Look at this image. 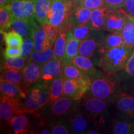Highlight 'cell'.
<instances>
[{
	"label": "cell",
	"mask_w": 134,
	"mask_h": 134,
	"mask_svg": "<svg viewBox=\"0 0 134 134\" xmlns=\"http://www.w3.org/2000/svg\"><path fill=\"white\" fill-rule=\"evenodd\" d=\"M81 0H71V2L73 4V6H76V5L79 4V3L81 2Z\"/></svg>",
	"instance_id": "7dc6e473"
},
{
	"label": "cell",
	"mask_w": 134,
	"mask_h": 134,
	"mask_svg": "<svg viewBox=\"0 0 134 134\" xmlns=\"http://www.w3.org/2000/svg\"><path fill=\"white\" fill-rule=\"evenodd\" d=\"M37 113H24L16 115L9 122L15 134H32Z\"/></svg>",
	"instance_id": "7c38bea8"
},
{
	"label": "cell",
	"mask_w": 134,
	"mask_h": 134,
	"mask_svg": "<svg viewBox=\"0 0 134 134\" xmlns=\"http://www.w3.org/2000/svg\"><path fill=\"white\" fill-rule=\"evenodd\" d=\"M1 92L3 94L11 98L24 99L26 96V93L18 85L1 80Z\"/></svg>",
	"instance_id": "4316f807"
},
{
	"label": "cell",
	"mask_w": 134,
	"mask_h": 134,
	"mask_svg": "<svg viewBox=\"0 0 134 134\" xmlns=\"http://www.w3.org/2000/svg\"><path fill=\"white\" fill-rule=\"evenodd\" d=\"M122 91L134 96V78L121 82Z\"/></svg>",
	"instance_id": "7bdbcfd3"
},
{
	"label": "cell",
	"mask_w": 134,
	"mask_h": 134,
	"mask_svg": "<svg viewBox=\"0 0 134 134\" xmlns=\"http://www.w3.org/2000/svg\"><path fill=\"white\" fill-rule=\"evenodd\" d=\"M34 33L32 34L23 40V43L21 47L22 54L23 58L29 59L32 53L34 52Z\"/></svg>",
	"instance_id": "f35d334b"
},
{
	"label": "cell",
	"mask_w": 134,
	"mask_h": 134,
	"mask_svg": "<svg viewBox=\"0 0 134 134\" xmlns=\"http://www.w3.org/2000/svg\"><path fill=\"white\" fill-rule=\"evenodd\" d=\"M129 14L123 8L118 9H108L103 31L121 32L128 20Z\"/></svg>",
	"instance_id": "8fae6325"
},
{
	"label": "cell",
	"mask_w": 134,
	"mask_h": 134,
	"mask_svg": "<svg viewBox=\"0 0 134 134\" xmlns=\"http://www.w3.org/2000/svg\"><path fill=\"white\" fill-rule=\"evenodd\" d=\"M1 33L3 34L6 47H21L24 38L19 34L13 30L9 31H1Z\"/></svg>",
	"instance_id": "d590c367"
},
{
	"label": "cell",
	"mask_w": 134,
	"mask_h": 134,
	"mask_svg": "<svg viewBox=\"0 0 134 134\" xmlns=\"http://www.w3.org/2000/svg\"><path fill=\"white\" fill-rule=\"evenodd\" d=\"M80 45V40L75 37L70 31L67 32L66 51L64 60L71 61L77 55H79Z\"/></svg>",
	"instance_id": "83f0119b"
},
{
	"label": "cell",
	"mask_w": 134,
	"mask_h": 134,
	"mask_svg": "<svg viewBox=\"0 0 134 134\" xmlns=\"http://www.w3.org/2000/svg\"><path fill=\"white\" fill-rule=\"evenodd\" d=\"M80 103L90 116L93 127L104 130L109 125L113 120L110 111L113 104L93 96L88 91L80 100Z\"/></svg>",
	"instance_id": "6da1fadb"
},
{
	"label": "cell",
	"mask_w": 134,
	"mask_h": 134,
	"mask_svg": "<svg viewBox=\"0 0 134 134\" xmlns=\"http://www.w3.org/2000/svg\"><path fill=\"white\" fill-rule=\"evenodd\" d=\"M52 134L72 133L68 122L65 117L49 118Z\"/></svg>",
	"instance_id": "1f68e13d"
},
{
	"label": "cell",
	"mask_w": 134,
	"mask_h": 134,
	"mask_svg": "<svg viewBox=\"0 0 134 134\" xmlns=\"http://www.w3.org/2000/svg\"><path fill=\"white\" fill-rule=\"evenodd\" d=\"M91 86L88 92L93 96L113 103L121 93V81L114 76H109L99 70L91 77Z\"/></svg>",
	"instance_id": "7a4b0ae2"
},
{
	"label": "cell",
	"mask_w": 134,
	"mask_h": 134,
	"mask_svg": "<svg viewBox=\"0 0 134 134\" xmlns=\"http://www.w3.org/2000/svg\"><path fill=\"white\" fill-rule=\"evenodd\" d=\"M36 0H13L11 8L15 18L37 21L35 14Z\"/></svg>",
	"instance_id": "4fadbf2b"
},
{
	"label": "cell",
	"mask_w": 134,
	"mask_h": 134,
	"mask_svg": "<svg viewBox=\"0 0 134 134\" xmlns=\"http://www.w3.org/2000/svg\"><path fill=\"white\" fill-rule=\"evenodd\" d=\"M51 4L52 0H36L35 14L37 21L41 26L47 24Z\"/></svg>",
	"instance_id": "d4e9b609"
},
{
	"label": "cell",
	"mask_w": 134,
	"mask_h": 134,
	"mask_svg": "<svg viewBox=\"0 0 134 134\" xmlns=\"http://www.w3.org/2000/svg\"><path fill=\"white\" fill-rule=\"evenodd\" d=\"M124 45L134 48V16L129 15L128 20L121 31Z\"/></svg>",
	"instance_id": "d6a6232c"
},
{
	"label": "cell",
	"mask_w": 134,
	"mask_h": 134,
	"mask_svg": "<svg viewBox=\"0 0 134 134\" xmlns=\"http://www.w3.org/2000/svg\"><path fill=\"white\" fill-rule=\"evenodd\" d=\"M133 130L134 120L117 114L109 125L108 133L113 134H133Z\"/></svg>",
	"instance_id": "9a60e30c"
},
{
	"label": "cell",
	"mask_w": 134,
	"mask_h": 134,
	"mask_svg": "<svg viewBox=\"0 0 134 134\" xmlns=\"http://www.w3.org/2000/svg\"><path fill=\"white\" fill-rule=\"evenodd\" d=\"M63 81L64 78L62 75H61L47 83L49 90L48 103H53L63 96Z\"/></svg>",
	"instance_id": "484cf974"
},
{
	"label": "cell",
	"mask_w": 134,
	"mask_h": 134,
	"mask_svg": "<svg viewBox=\"0 0 134 134\" xmlns=\"http://www.w3.org/2000/svg\"><path fill=\"white\" fill-rule=\"evenodd\" d=\"M92 10L78 4L73 8L68 18L69 30L71 26L88 23L91 19Z\"/></svg>",
	"instance_id": "2e32d148"
},
{
	"label": "cell",
	"mask_w": 134,
	"mask_h": 134,
	"mask_svg": "<svg viewBox=\"0 0 134 134\" xmlns=\"http://www.w3.org/2000/svg\"><path fill=\"white\" fill-rule=\"evenodd\" d=\"M72 133H86L94 125L89 115L80 105L65 117Z\"/></svg>",
	"instance_id": "ba28073f"
},
{
	"label": "cell",
	"mask_w": 134,
	"mask_h": 134,
	"mask_svg": "<svg viewBox=\"0 0 134 134\" xmlns=\"http://www.w3.org/2000/svg\"><path fill=\"white\" fill-rule=\"evenodd\" d=\"M49 90L46 81L41 79L28 90L23 99L26 113H38L48 103Z\"/></svg>",
	"instance_id": "277c9868"
},
{
	"label": "cell",
	"mask_w": 134,
	"mask_h": 134,
	"mask_svg": "<svg viewBox=\"0 0 134 134\" xmlns=\"http://www.w3.org/2000/svg\"><path fill=\"white\" fill-rule=\"evenodd\" d=\"M105 33L103 31H94L93 34L80 41L79 55L94 58L98 57L101 58L104 52L103 46V38Z\"/></svg>",
	"instance_id": "52a82bcc"
},
{
	"label": "cell",
	"mask_w": 134,
	"mask_h": 134,
	"mask_svg": "<svg viewBox=\"0 0 134 134\" xmlns=\"http://www.w3.org/2000/svg\"><path fill=\"white\" fill-rule=\"evenodd\" d=\"M79 4L91 10L105 6L104 0H81Z\"/></svg>",
	"instance_id": "60d3db41"
},
{
	"label": "cell",
	"mask_w": 134,
	"mask_h": 134,
	"mask_svg": "<svg viewBox=\"0 0 134 134\" xmlns=\"http://www.w3.org/2000/svg\"><path fill=\"white\" fill-rule=\"evenodd\" d=\"M53 58H55V53L53 48L50 47L42 51H34L30 56L29 60L31 62L42 65Z\"/></svg>",
	"instance_id": "836d02e7"
},
{
	"label": "cell",
	"mask_w": 134,
	"mask_h": 134,
	"mask_svg": "<svg viewBox=\"0 0 134 134\" xmlns=\"http://www.w3.org/2000/svg\"><path fill=\"white\" fill-rule=\"evenodd\" d=\"M105 6L110 9H120L124 6L125 0H104Z\"/></svg>",
	"instance_id": "ee69618b"
},
{
	"label": "cell",
	"mask_w": 134,
	"mask_h": 134,
	"mask_svg": "<svg viewBox=\"0 0 134 134\" xmlns=\"http://www.w3.org/2000/svg\"><path fill=\"white\" fill-rule=\"evenodd\" d=\"M124 45L121 32H108L103 38V46L104 52L116 47Z\"/></svg>",
	"instance_id": "f1b7e54d"
},
{
	"label": "cell",
	"mask_w": 134,
	"mask_h": 134,
	"mask_svg": "<svg viewBox=\"0 0 134 134\" xmlns=\"http://www.w3.org/2000/svg\"><path fill=\"white\" fill-rule=\"evenodd\" d=\"M38 24L37 21H32L28 19L14 18L11 28L24 38L34 33V28Z\"/></svg>",
	"instance_id": "ac0fdd59"
},
{
	"label": "cell",
	"mask_w": 134,
	"mask_h": 134,
	"mask_svg": "<svg viewBox=\"0 0 134 134\" xmlns=\"http://www.w3.org/2000/svg\"><path fill=\"white\" fill-rule=\"evenodd\" d=\"M62 76L64 78L83 80L91 79V77L70 61L63 60L62 62Z\"/></svg>",
	"instance_id": "d6986e66"
},
{
	"label": "cell",
	"mask_w": 134,
	"mask_h": 134,
	"mask_svg": "<svg viewBox=\"0 0 134 134\" xmlns=\"http://www.w3.org/2000/svg\"><path fill=\"white\" fill-rule=\"evenodd\" d=\"M71 2L65 0H52L47 23L54 25L60 31H68V18L73 8Z\"/></svg>",
	"instance_id": "5b68a950"
},
{
	"label": "cell",
	"mask_w": 134,
	"mask_h": 134,
	"mask_svg": "<svg viewBox=\"0 0 134 134\" xmlns=\"http://www.w3.org/2000/svg\"><path fill=\"white\" fill-rule=\"evenodd\" d=\"M113 76L121 82L134 78V48L124 69Z\"/></svg>",
	"instance_id": "e575fe53"
},
{
	"label": "cell",
	"mask_w": 134,
	"mask_h": 134,
	"mask_svg": "<svg viewBox=\"0 0 134 134\" xmlns=\"http://www.w3.org/2000/svg\"><path fill=\"white\" fill-rule=\"evenodd\" d=\"M13 1V0H11V1Z\"/></svg>",
	"instance_id": "f907efd6"
},
{
	"label": "cell",
	"mask_w": 134,
	"mask_h": 134,
	"mask_svg": "<svg viewBox=\"0 0 134 134\" xmlns=\"http://www.w3.org/2000/svg\"><path fill=\"white\" fill-rule=\"evenodd\" d=\"M117 114L134 120V96L122 91L113 102Z\"/></svg>",
	"instance_id": "5bb4252c"
},
{
	"label": "cell",
	"mask_w": 134,
	"mask_h": 134,
	"mask_svg": "<svg viewBox=\"0 0 134 134\" xmlns=\"http://www.w3.org/2000/svg\"><path fill=\"white\" fill-rule=\"evenodd\" d=\"M133 48L125 45L110 48L102 55L100 68L109 76H113L125 68Z\"/></svg>",
	"instance_id": "3957f363"
},
{
	"label": "cell",
	"mask_w": 134,
	"mask_h": 134,
	"mask_svg": "<svg viewBox=\"0 0 134 134\" xmlns=\"http://www.w3.org/2000/svg\"><path fill=\"white\" fill-rule=\"evenodd\" d=\"M69 31L75 37L79 39L80 41L88 37L94 32V30L91 29L88 23L71 26Z\"/></svg>",
	"instance_id": "8d00e7d4"
},
{
	"label": "cell",
	"mask_w": 134,
	"mask_h": 134,
	"mask_svg": "<svg viewBox=\"0 0 134 134\" xmlns=\"http://www.w3.org/2000/svg\"><path fill=\"white\" fill-rule=\"evenodd\" d=\"M11 0H0V7L4 6V5L11 3Z\"/></svg>",
	"instance_id": "bcb514c9"
},
{
	"label": "cell",
	"mask_w": 134,
	"mask_h": 134,
	"mask_svg": "<svg viewBox=\"0 0 134 134\" xmlns=\"http://www.w3.org/2000/svg\"><path fill=\"white\" fill-rule=\"evenodd\" d=\"M41 79L46 83L51 81L57 77L62 75V62L56 58L41 65Z\"/></svg>",
	"instance_id": "e0dca14e"
},
{
	"label": "cell",
	"mask_w": 134,
	"mask_h": 134,
	"mask_svg": "<svg viewBox=\"0 0 134 134\" xmlns=\"http://www.w3.org/2000/svg\"><path fill=\"white\" fill-rule=\"evenodd\" d=\"M108 9L105 6L92 10L91 19L88 23L92 29L94 31H103Z\"/></svg>",
	"instance_id": "cb8c5ba5"
},
{
	"label": "cell",
	"mask_w": 134,
	"mask_h": 134,
	"mask_svg": "<svg viewBox=\"0 0 134 134\" xmlns=\"http://www.w3.org/2000/svg\"><path fill=\"white\" fill-rule=\"evenodd\" d=\"M22 54L21 47H6L4 52V58H16L21 57Z\"/></svg>",
	"instance_id": "b9f144b4"
},
{
	"label": "cell",
	"mask_w": 134,
	"mask_h": 134,
	"mask_svg": "<svg viewBox=\"0 0 134 134\" xmlns=\"http://www.w3.org/2000/svg\"><path fill=\"white\" fill-rule=\"evenodd\" d=\"M122 8L129 15L134 16V0H125Z\"/></svg>",
	"instance_id": "f6af8a7d"
},
{
	"label": "cell",
	"mask_w": 134,
	"mask_h": 134,
	"mask_svg": "<svg viewBox=\"0 0 134 134\" xmlns=\"http://www.w3.org/2000/svg\"><path fill=\"white\" fill-rule=\"evenodd\" d=\"M11 3L0 8V29L2 31H8L11 28L14 19Z\"/></svg>",
	"instance_id": "f546056e"
},
{
	"label": "cell",
	"mask_w": 134,
	"mask_h": 134,
	"mask_svg": "<svg viewBox=\"0 0 134 134\" xmlns=\"http://www.w3.org/2000/svg\"><path fill=\"white\" fill-rule=\"evenodd\" d=\"M26 113L23 99L13 98L3 94L0 99V117L1 120L9 122L13 117L21 114Z\"/></svg>",
	"instance_id": "9c48e42d"
},
{
	"label": "cell",
	"mask_w": 134,
	"mask_h": 134,
	"mask_svg": "<svg viewBox=\"0 0 134 134\" xmlns=\"http://www.w3.org/2000/svg\"><path fill=\"white\" fill-rule=\"evenodd\" d=\"M67 32L68 31L60 32L59 34H58L57 39L55 40L52 47L55 53V58L60 62H62L65 59Z\"/></svg>",
	"instance_id": "4dcf8cb0"
},
{
	"label": "cell",
	"mask_w": 134,
	"mask_h": 134,
	"mask_svg": "<svg viewBox=\"0 0 134 134\" xmlns=\"http://www.w3.org/2000/svg\"><path fill=\"white\" fill-rule=\"evenodd\" d=\"M4 59L3 69L23 70L30 62L29 59L24 58L21 56L19 57L8 58Z\"/></svg>",
	"instance_id": "74e56055"
},
{
	"label": "cell",
	"mask_w": 134,
	"mask_h": 134,
	"mask_svg": "<svg viewBox=\"0 0 134 134\" xmlns=\"http://www.w3.org/2000/svg\"><path fill=\"white\" fill-rule=\"evenodd\" d=\"M65 1H70V2H71V0H65Z\"/></svg>",
	"instance_id": "c3c4849f"
},
{
	"label": "cell",
	"mask_w": 134,
	"mask_h": 134,
	"mask_svg": "<svg viewBox=\"0 0 134 134\" xmlns=\"http://www.w3.org/2000/svg\"><path fill=\"white\" fill-rule=\"evenodd\" d=\"M70 62L90 77L93 76L98 71L93 60L88 57L78 55Z\"/></svg>",
	"instance_id": "603a6c76"
},
{
	"label": "cell",
	"mask_w": 134,
	"mask_h": 134,
	"mask_svg": "<svg viewBox=\"0 0 134 134\" xmlns=\"http://www.w3.org/2000/svg\"><path fill=\"white\" fill-rule=\"evenodd\" d=\"M133 134H134V130H133Z\"/></svg>",
	"instance_id": "681fc988"
},
{
	"label": "cell",
	"mask_w": 134,
	"mask_h": 134,
	"mask_svg": "<svg viewBox=\"0 0 134 134\" xmlns=\"http://www.w3.org/2000/svg\"><path fill=\"white\" fill-rule=\"evenodd\" d=\"M34 51H42L53 47L48 39L42 26L38 24L34 32Z\"/></svg>",
	"instance_id": "7402d4cb"
},
{
	"label": "cell",
	"mask_w": 134,
	"mask_h": 134,
	"mask_svg": "<svg viewBox=\"0 0 134 134\" xmlns=\"http://www.w3.org/2000/svg\"><path fill=\"white\" fill-rule=\"evenodd\" d=\"M1 80L18 85L27 94L29 88L26 86L23 74V70L3 69Z\"/></svg>",
	"instance_id": "44dd1931"
},
{
	"label": "cell",
	"mask_w": 134,
	"mask_h": 134,
	"mask_svg": "<svg viewBox=\"0 0 134 134\" xmlns=\"http://www.w3.org/2000/svg\"><path fill=\"white\" fill-rule=\"evenodd\" d=\"M42 26L43 29L46 34L48 39L49 40L50 43L53 46L60 32L59 29L54 25L48 24V23L43 24Z\"/></svg>",
	"instance_id": "ab89813d"
},
{
	"label": "cell",
	"mask_w": 134,
	"mask_h": 134,
	"mask_svg": "<svg viewBox=\"0 0 134 134\" xmlns=\"http://www.w3.org/2000/svg\"><path fill=\"white\" fill-rule=\"evenodd\" d=\"M80 100L62 96L52 103H48L40 113L48 118L65 117L80 105Z\"/></svg>",
	"instance_id": "8992f818"
},
{
	"label": "cell",
	"mask_w": 134,
	"mask_h": 134,
	"mask_svg": "<svg viewBox=\"0 0 134 134\" xmlns=\"http://www.w3.org/2000/svg\"><path fill=\"white\" fill-rule=\"evenodd\" d=\"M23 74L26 86L29 88L41 79V65L30 61L23 69Z\"/></svg>",
	"instance_id": "ffe728a7"
},
{
	"label": "cell",
	"mask_w": 134,
	"mask_h": 134,
	"mask_svg": "<svg viewBox=\"0 0 134 134\" xmlns=\"http://www.w3.org/2000/svg\"><path fill=\"white\" fill-rule=\"evenodd\" d=\"M91 82V79L83 80L64 78L63 95L74 100H80L90 90Z\"/></svg>",
	"instance_id": "30bf717a"
}]
</instances>
